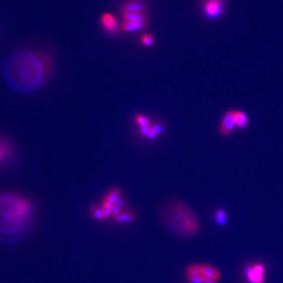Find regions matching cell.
<instances>
[{
	"label": "cell",
	"instance_id": "cell-1",
	"mask_svg": "<svg viewBox=\"0 0 283 283\" xmlns=\"http://www.w3.org/2000/svg\"><path fill=\"white\" fill-rule=\"evenodd\" d=\"M53 69L52 58L40 50L24 49L13 52L4 61L2 74L15 92L31 94L40 89Z\"/></svg>",
	"mask_w": 283,
	"mask_h": 283
},
{
	"label": "cell",
	"instance_id": "cell-2",
	"mask_svg": "<svg viewBox=\"0 0 283 283\" xmlns=\"http://www.w3.org/2000/svg\"><path fill=\"white\" fill-rule=\"evenodd\" d=\"M35 206L25 196L0 193V243L16 244L27 237L33 226Z\"/></svg>",
	"mask_w": 283,
	"mask_h": 283
},
{
	"label": "cell",
	"instance_id": "cell-3",
	"mask_svg": "<svg viewBox=\"0 0 283 283\" xmlns=\"http://www.w3.org/2000/svg\"><path fill=\"white\" fill-rule=\"evenodd\" d=\"M162 215L170 228L179 233L193 236L198 233L200 224L195 214L182 201L175 200L165 206Z\"/></svg>",
	"mask_w": 283,
	"mask_h": 283
},
{
	"label": "cell",
	"instance_id": "cell-4",
	"mask_svg": "<svg viewBox=\"0 0 283 283\" xmlns=\"http://www.w3.org/2000/svg\"><path fill=\"white\" fill-rule=\"evenodd\" d=\"M119 13L120 29L124 33L142 32L149 25V6L145 0H124Z\"/></svg>",
	"mask_w": 283,
	"mask_h": 283
},
{
	"label": "cell",
	"instance_id": "cell-5",
	"mask_svg": "<svg viewBox=\"0 0 283 283\" xmlns=\"http://www.w3.org/2000/svg\"><path fill=\"white\" fill-rule=\"evenodd\" d=\"M101 27L110 36H117L120 33V23L117 18L109 12H105L100 17Z\"/></svg>",
	"mask_w": 283,
	"mask_h": 283
},
{
	"label": "cell",
	"instance_id": "cell-6",
	"mask_svg": "<svg viewBox=\"0 0 283 283\" xmlns=\"http://www.w3.org/2000/svg\"><path fill=\"white\" fill-rule=\"evenodd\" d=\"M236 128L235 117H234V109H229L221 119V123L219 124L218 132L224 138H228L233 134Z\"/></svg>",
	"mask_w": 283,
	"mask_h": 283
},
{
	"label": "cell",
	"instance_id": "cell-7",
	"mask_svg": "<svg viewBox=\"0 0 283 283\" xmlns=\"http://www.w3.org/2000/svg\"><path fill=\"white\" fill-rule=\"evenodd\" d=\"M265 272V266L263 263H254L246 268V279L249 283H264Z\"/></svg>",
	"mask_w": 283,
	"mask_h": 283
},
{
	"label": "cell",
	"instance_id": "cell-8",
	"mask_svg": "<svg viewBox=\"0 0 283 283\" xmlns=\"http://www.w3.org/2000/svg\"><path fill=\"white\" fill-rule=\"evenodd\" d=\"M223 10L222 2L205 1L203 11L208 18H217L221 15Z\"/></svg>",
	"mask_w": 283,
	"mask_h": 283
},
{
	"label": "cell",
	"instance_id": "cell-9",
	"mask_svg": "<svg viewBox=\"0 0 283 283\" xmlns=\"http://www.w3.org/2000/svg\"><path fill=\"white\" fill-rule=\"evenodd\" d=\"M14 155V147L10 140L0 137V165Z\"/></svg>",
	"mask_w": 283,
	"mask_h": 283
},
{
	"label": "cell",
	"instance_id": "cell-10",
	"mask_svg": "<svg viewBox=\"0 0 283 283\" xmlns=\"http://www.w3.org/2000/svg\"><path fill=\"white\" fill-rule=\"evenodd\" d=\"M234 117H235L236 128L241 131L247 129L250 121H249V116L246 112L242 111L241 109H234Z\"/></svg>",
	"mask_w": 283,
	"mask_h": 283
},
{
	"label": "cell",
	"instance_id": "cell-11",
	"mask_svg": "<svg viewBox=\"0 0 283 283\" xmlns=\"http://www.w3.org/2000/svg\"><path fill=\"white\" fill-rule=\"evenodd\" d=\"M201 271L202 275L208 278H214L218 281L221 278V271L217 270L215 267L209 265H201Z\"/></svg>",
	"mask_w": 283,
	"mask_h": 283
},
{
	"label": "cell",
	"instance_id": "cell-12",
	"mask_svg": "<svg viewBox=\"0 0 283 283\" xmlns=\"http://www.w3.org/2000/svg\"><path fill=\"white\" fill-rule=\"evenodd\" d=\"M136 214L132 211H122L120 215L115 217L114 220L117 223H130L135 221Z\"/></svg>",
	"mask_w": 283,
	"mask_h": 283
},
{
	"label": "cell",
	"instance_id": "cell-13",
	"mask_svg": "<svg viewBox=\"0 0 283 283\" xmlns=\"http://www.w3.org/2000/svg\"><path fill=\"white\" fill-rule=\"evenodd\" d=\"M216 222L218 225L221 227H224L228 223V214L226 211L223 208H219L216 211L215 214Z\"/></svg>",
	"mask_w": 283,
	"mask_h": 283
},
{
	"label": "cell",
	"instance_id": "cell-14",
	"mask_svg": "<svg viewBox=\"0 0 283 283\" xmlns=\"http://www.w3.org/2000/svg\"><path fill=\"white\" fill-rule=\"evenodd\" d=\"M141 43L142 44L147 47H152L153 45L155 43V37L154 35L151 33H144L141 36Z\"/></svg>",
	"mask_w": 283,
	"mask_h": 283
},
{
	"label": "cell",
	"instance_id": "cell-15",
	"mask_svg": "<svg viewBox=\"0 0 283 283\" xmlns=\"http://www.w3.org/2000/svg\"><path fill=\"white\" fill-rule=\"evenodd\" d=\"M90 214L97 221H102V220L105 219L104 216L102 214V207L97 206V205H92L90 208Z\"/></svg>",
	"mask_w": 283,
	"mask_h": 283
},
{
	"label": "cell",
	"instance_id": "cell-16",
	"mask_svg": "<svg viewBox=\"0 0 283 283\" xmlns=\"http://www.w3.org/2000/svg\"><path fill=\"white\" fill-rule=\"evenodd\" d=\"M120 196H121L120 195V190H119L118 188H113L108 193L106 199L109 200V201H112V202L115 204V202L117 201V199H118Z\"/></svg>",
	"mask_w": 283,
	"mask_h": 283
},
{
	"label": "cell",
	"instance_id": "cell-17",
	"mask_svg": "<svg viewBox=\"0 0 283 283\" xmlns=\"http://www.w3.org/2000/svg\"><path fill=\"white\" fill-rule=\"evenodd\" d=\"M187 276H202L201 265H191L187 268Z\"/></svg>",
	"mask_w": 283,
	"mask_h": 283
},
{
	"label": "cell",
	"instance_id": "cell-18",
	"mask_svg": "<svg viewBox=\"0 0 283 283\" xmlns=\"http://www.w3.org/2000/svg\"><path fill=\"white\" fill-rule=\"evenodd\" d=\"M134 121L136 122L137 124H138L139 127L150 125L151 123L149 119H148V117L142 114L136 115V116L134 117Z\"/></svg>",
	"mask_w": 283,
	"mask_h": 283
},
{
	"label": "cell",
	"instance_id": "cell-19",
	"mask_svg": "<svg viewBox=\"0 0 283 283\" xmlns=\"http://www.w3.org/2000/svg\"><path fill=\"white\" fill-rule=\"evenodd\" d=\"M151 124V130L156 133L158 135H160L165 131V126L162 122H153Z\"/></svg>",
	"mask_w": 283,
	"mask_h": 283
},
{
	"label": "cell",
	"instance_id": "cell-20",
	"mask_svg": "<svg viewBox=\"0 0 283 283\" xmlns=\"http://www.w3.org/2000/svg\"><path fill=\"white\" fill-rule=\"evenodd\" d=\"M151 131H152V130H151V124H150V125L144 126V127H139V129H138V132H139L140 135H141L142 137H144V138H147L148 134H150Z\"/></svg>",
	"mask_w": 283,
	"mask_h": 283
},
{
	"label": "cell",
	"instance_id": "cell-21",
	"mask_svg": "<svg viewBox=\"0 0 283 283\" xmlns=\"http://www.w3.org/2000/svg\"><path fill=\"white\" fill-rule=\"evenodd\" d=\"M202 276H187V280L190 283H202Z\"/></svg>",
	"mask_w": 283,
	"mask_h": 283
},
{
	"label": "cell",
	"instance_id": "cell-22",
	"mask_svg": "<svg viewBox=\"0 0 283 283\" xmlns=\"http://www.w3.org/2000/svg\"><path fill=\"white\" fill-rule=\"evenodd\" d=\"M122 211H122L121 208H119L118 206L115 205V204L111 208L112 216H113V219H114L115 217H117V216L120 215Z\"/></svg>",
	"mask_w": 283,
	"mask_h": 283
},
{
	"label": "cell",
	"instance_id": "cell-23",
	"mask_svg": "<svg viewBox=\"0 0 283 283\" xmlns=\"http://www.w3.org/2000/svg\"><path fill=\"white\" fill-rule=\"evenodd\" d=\"M114 204L118 206L119 208H121V209L122 208H124V205H125V201H124V197H122L121 196H120V197L117 199V201L115 202Z\"/></svg>",
	"mask_w": 283,
	"mask_h": 283
},
{
	"label": "cell",
	"instance_id": "cell-24",
	"mask_svg": "<svg viewBox=\"0 0 283 283\" xmlns=\"http://www.w3.org/2000/svg\"><path fill=\"white\" fill-rule=\"evenodd\" d=\"M114 205V203L105 198L104 201L102 202V206L103 208H111Z\"/></svg>",
	"mask_w": 283,
	"mask_h": 283
},
{
	"label": "cell",
	"instance_id": "cell-25",
	"mask_svg": "<svg viewBox=\"0 0 283 283\" xmlns=\"http://www.w3.org/2000/svg\"><path fill=\"white\" fill-rule=\"evenodd\" d=\"M102 214H103V216H104L105 219H107L109 218V217H111V208H103V207H102Z\"/></svg>",
	"mask_w": 283,
	"mask_h": 283
},
{
	"label": "cell",
	"instance_id": "cell-26",
	"mask_svg": "<svg viewBox=\"0 0 283 283\" xmlns=\"http://www.w3.org/2000/svg\"><path fill=\"white\" fill-rule=\"evenodd\" d=\"M202 283H217V280L214 279V278H208V277L203 276Z\"/></svg>",
	"mask_w": 283,
	"mask_h": 283
},
{
	"label": "cell",
	"instance_id": "cell-27",
	"mask_svg": "<svg viewBox=\"0 0 283 283\" xmlns=\"http://www.w3.org/2000/svg\"><path fill=\"white\" fill-rule=\"evenodd\" d=\"M158 136V135L156 134V133L151 131V132H150V134H148V136H147V138H148L149 140H154L155 139V138H157V137Z\"/></svg>",
	"mask_w": 283,
	"mask_h": 283
},
{
	"label": "cell",
	"instance_id": "cell-28",
	"mask_svg": "<svg viewBox=\"0 0 283 283\" xmlns=\"http://www.w3.org/2000/svg\"><path fill=\"white\" fill-rule=\"evenodd\" d=\"M205 1H218V2H222V0H205Z\"/></svg>",
	"mask_w": 283,
	"mask_h": 283
}]
</instances>
